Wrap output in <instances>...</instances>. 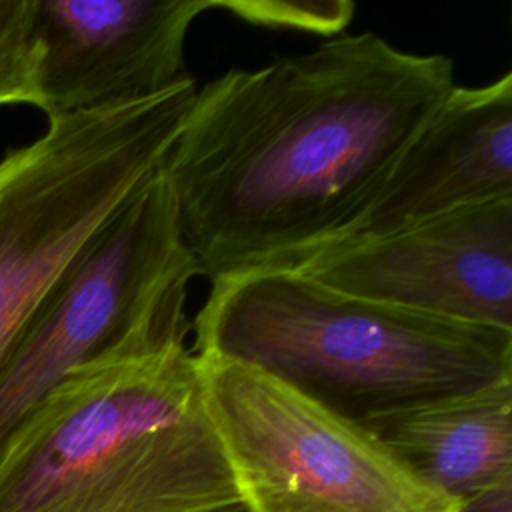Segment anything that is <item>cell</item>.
I'll return each mask as SVG.
<instances>
[{"mask_svg": "<svg viewBox=\"0 0 512 512\" xmlns=\"http://www.w3.org/2000/svg\"><path fill=\"white\" fill-rule=\"evenodd\" d=\"M454 86L452 58L376 32L198 86L160 172L200 274L294 270L334 244Z\"/></svg>", "mask_w": 512, "mask_h": 512, "instance_id": "1", "label": "cell"}, {"mask_svg": "<svg viewBox=\"0 0 512 512\" xmlns=\"http://www.w3.org/2000/svg\"><path fill=\"white\" fill-rule=\"evenodd\" d=\"M0 512H246L198 356L176 344L70 374L2 448Z\"/></svg>", "mask_w": 512, "mask_h": 512, "instance_id": "2", "label": "cell"}, {"mask_svg": "<svg viewBox=\"0 0 512 512\" xmlns=\"http://www.w3.org/2000/svg\"><path fill=\"white\" fill-rule=\"evenodd\" d=\"M192 334L196 356L252 366L354 424L512 380V330L352 296L300 270L212 282Z\"/></svg>", "mask_w": 512, "mask_h": 512, "instance_id": "3", "label": "cell"}, {"mask_svg": "<svg viewBox=\"0 0 512 512\" xmlns=\"http://www.w3.org/2000/svg\"><path fill=\"white\" fill-rule=\"evenodd\" d=\"M196 90L188 74L146 100L52 116L0 158V364L78 256L162 168Z\"/></svg>", "mask_w": 512, "mask_h": 512, "instance_id": "4", "label": "cell"}, {"mask_svg": "<svg viewBox=\"0 0 512 512\" xmlns=\"http://www.w3.org/2000/svg\"><path fill=\"white\" fill-rule=\"evenodd\" d=\"M198 274L158 170L78 256L0 364V452L76 370L186 344L188 286Z\"/></svg>", "mask_w": 512, "mask_h": 512, "instance_id": "5", "label": "cell"}, {"mask_svg": "<svg viewBox=\"0 0 512 512\" xmlns=\"http://www.w3.org/2000/svg\"><path fill=\"white\" fill-rule=\"evenodd\" d=\"M246 512H460L366 428L240 362L200 358Z\"/></svg>", "mask_w": 512, "mask_h": 512, "instance_id": "6", "label": "cell"}, {"mask_svg": "<svg viewBox=\"0 0 512 512\" xmlns=\"http://www.w3.org/2000/svg\"><path fill=\"white\" fill-rule=\"evenodd\" d=\"M294 270L352 296L512 330V196L330 244Z\"/></svg>", "mask_w": 512, "mask_h": 512, "instance_id": "7", "label": "cell"}, {"mask_svg": "<svg viewBox=\"0 0 512 512\" xmlns=\"http://www.w3.org/2000/svg\"><path fill=\"white\" fill-rule=\"evenodd\" d=\"M212 0H36L46 118L138 102L188 76L184 44Z\"/></svg>", "mask_w": 512, "mask_h": 512, "instance_id": "8", "label": "cell"}, {"mask_svg": "<svg viewBox=\"0 0 512 512\" xmlns=\"http://www.w3.org/2000/svg\"><path fill=\"white\" fill-rule=\"evenodd\" d=\"M500 196H512L510 72L484 86H454L336 242L388 234Z\"/></svg>", "mask_w": 512, "mask_h": 512, "instance_id": "9", "label": "cell"}, {"mask_svg": "<svg viewBox=\"0 0 512 512\" xmlns=\"http://www.w3.org/2000/svg\"><path fill=\"white\" fill-rule=\"evenodd\" d=\"M360 426L460 508L512 488V380L394 410Z\"/></svg>", "mask_w": 512, "mask_h": 512, "instance_id": "10", "label": "cell"}, {"mask_svg": "<svg viewBox=\"0 0 512 512\" xmlns=\"http://www.w3.org/2000/svg\"><path fill=\"white\" fill-rule=\"evenodd\" d=\"M36 0H0V106L40 108Z\"/></svg>", "mask_w": 512, "mask_h": 512, "instance_id": "11", "label": "cell"}, {"mask_svg": "<svg viewBox=\"0 0 512 512\" xmlns=\"http://www.w3.org/2000/svg\"><path fill=\"white\" fill-rule=\"evenodd\" d=\"M212 10L230 12L254 26L334 38L346 32L356 4L348 0H212Z\"/></svg>", "mask_w": 512, "mask_h": 512, "instance_id": "12", "label": "cell"}, {"mask_svg": "<svg viewBox=\"0 0 512 512\" xmlns=\"http://www.w3.org/2000/svg\"><path fill=\"white\" fill-rule=\"evenodd\" d=\"M460 512H512V488L468 504Z\"/></svg>", "mask_w": 512, "mask_h": 512, "instance_id": "13", "label": "cell"}]
</instances>
